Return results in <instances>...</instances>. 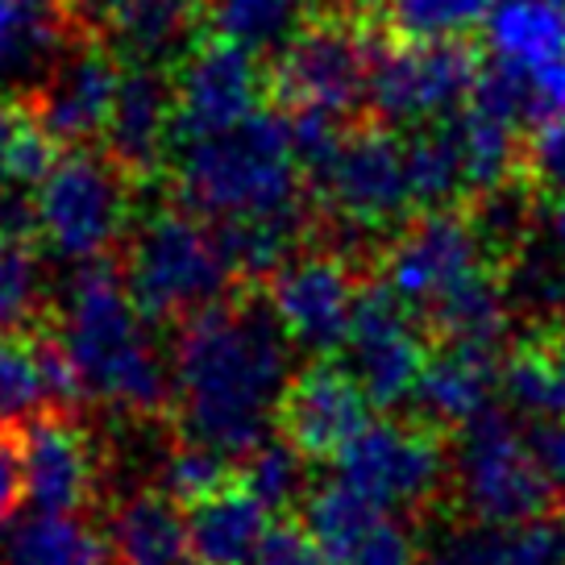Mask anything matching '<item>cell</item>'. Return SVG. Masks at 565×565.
<instances>
[{"mask_svg":"<svg viewBox=\"0 0 565 565\" xmlns=\"http://www.w3.org/2000/svg\"><path fill=\"white\" fill-rule=\"evenodd\" d=\"M254 565H337L312 532L296 524V520H279L270 524L266 541L258 545V557Z\"/></svg>","mask_w":565,"mask_h":565,"instance_id":"obj_39","label":"cell"},{"mask_svg":"<svg viewBox=\"0 0 565 565\" xmlns=\"http://www.w3.org/2000/svg\"><path fill=\"white\" fill-rule=\"evenodd\" d=\"M121 88V58L105 38L84 34L71 46L58 67L46 75V84L30 96L42 129L58 146H92L108 134V117Z\"/></svg>","mask_w":565,"mask_h":565,"instance_id":"obj_18","label":"cell"},{"mask_svg":"<svg viewBox=\"0 0 565 565\" xmlns=\"http://www.w3.org/2000/svg\"><path fill=\"white\" fill-rule=\"evenodd\" d=\"M337 475L353 482L362 494L387 508H428L454 482L449 449H445V428H437L424 416L407 420H371L353 437L341 458Z\"/></svg>","mask_w":565,"mask_h":565,"instance_id":"obj_10","label":"cell"},{"mask_svg":"<svg viewBox=\"0 0 565 565\" xmlns=\"http://www.w3.org/2000/svg\"><path fill=\"white\" fill-rule=\"evenodd\" d=\"M58 345L67 350L79 391L134 420H162L175 407V374L150 320L129 296L113 258L75 266L58 308Z\"/></svg>","mask_w":565,"mask_h":565,"instance_id":"obj_2","label":"cell"},{"mask_svg":"<svg viewBox=\"0 0 565 565\" xmlns=\"http://www.w3.org/2000/svg\"><path fill=\"white\" fill-rule=\"evenodd\" d=\"M424 565H565V520L541 515L529 524L470 520L445 529L424 548Z\"/></svg>","mask_w":565,"mask_h":565,"instance_id":"obj_23","label":"cell"},{"mask_svg":"<svg viewBox=\"0 0 565 565\" xmlns=\"http://www.w3.org/2000/svg\"><path fill=\"white\" fill-rule=\"evenodd\" d=\"M100 4H105V0H79V13H84V25H88V21H92V13H96V9H100Z\"/></svg>","mask_w":565,"mask_h":565,"instance_id":"obj_45","label":"cell"},{"mask_svg":"<svg viewBox=\"0 0 565 565\" xmlns=\"http://www.w3.org/2000/svg\"><path fill=\"white\" fill-rule=\"evenodd\" d=\"M494 0H374V13L395 42L461 38L491 18Z\"/></svg>","mask_w":565,"mask_h":565,"instance_id":"obj_32","label":"cell"},{"mask_svg":"<svg viewBox=\"0 0 565 565\" xmlns=\"http://www.w3.org/2000/svg\"><path fill=\"white\" fill-rule=\"evenodd\" d=\"M362 282L366 279L353 254L303 246L266 279V296L275 303L291 345L308 350L312 358H333L345 350Z\"/></svg>","mask_w":565,"mask_h":565,"instance_id":"obj_12","label":"cell"},{"mask_svg":"<svg viewBox=\"0 0 565 565\" xmlns=\"http://www.w3.org/2000/svg\"><path fill=\"white\" fill-rule=\"evenodd\" d=\"M487 51L470 34L437 42H395L374 54L366 108L391 129L441 121L466 105L482 75Z\"/></svg>","mask_w":565,"mask_h":565,"instance_id":"obj_9","label":"cell"},{"mask_svg":"<svg viewBox=\"0 0 565 565\" xmlns=\"http://www.w3.org/2000/svg\"><path fill=\"white\" fill-rule=\"evenodd\" d=\"M407 175L416 209H454L470 200V175H466V154H461L458 129L449 117L416 125L407 138Z\"/></svg>","mask_w":565,"mask_h":565,"instance_id":"obj_30","label":"cell"},{"mask_svg":"<svg viewBox=\"0 0 565 565\" xmlns=\"http://www.w3.org/2000/svg\"><path fill=\"white\" fill-rule=\"evenodd\" d=\"M84 30L79 0H0V96L30 100Z\"/></svg>","mask_w":565,"mask_h":565,"instance_id":"obj_20","label":"cell"},{"mask_svg":"<svg viewBox=\"0 0 565 565\" xmlns=\"http://www.w3.org/2000/svg\"><path fill=\"white\" fill-rule=\"evenodd\" d=\"M291 350L296 345L258 282L183 317L171 345L175 433L233 461L249 458L266 441L296 374Z\"/></svg>","mask_w":565,"mask_h":565,"instance_id":"obj_1","label":"cell"},{"mask_svg":"<svg viewBox=\"0 0 565 565\" xmlns=\"http://www.w3.org/2000/svg\"><path fill=\"white\" fill-rule=\"evenodd\" d=\"M270 532V508H263L242 482L188 508V553L195 565H254Z\"/></svg>","mask_w":565,"mask_h":565,"instance_id":"obj_27","label":"cell"},{"mask_svg":"<svg viewBox=\"0 0 565 565\" xmlns=\"http://www.w3.org/2000/svg\"><path fill=\"white\" fill-rule=\"evenodd\" d=\"M42 312V266L34 233L0 225V337L25 333Z\"/></svg>","mask_w":565,"mask_h":565,"instance_id":"obj_34","label":"cell"},{"mask_svg":"<svg viewBox=\"0 0 565 565\" xmlns=\"http://www.w3.org/2000/svg\"><path fill=\"white\" fill-rule=\"evenodd\" d=\"M391 38L374 0L312 4L266 63V100L282 113H329L353 121L366 108L374 54Z\"/></svg>","mask_w":565,"mask_h":565,"instance_id":"obj_4","label":"cell"},{"mask_svg":"<svg viewBox=\"0 0 565 565\" xmlns=\"http://www.w3.org/2000/svg\"><path fill=\"white\" fill-rule=\"evenodd\" d=\"M171 192L204 221H254L312 212L308 175L282 108H258L233 129L175 146Z\"/></svg>","mask_w":565,"mask_h":565,"instance_id":"obj_3","label":"cell"},{"mask_svg":"<svg viewBox=\"0 0 565 565\" xmlns=\"http://www.w3.org/2000/svg\"><path fill=\"white\" fill-rule=\"evenodd\" d=\"M129 183L125 167L113 154L75 146L58 154L54 167L34 188V237L63 263L108 258L129 233Z\"/></svg>","mask_w":565,"mask_h":565,"instance_id":"obj_6","label":"cell"},{"mask_svg":"<svg viewBox=\"0 0 565 565\" xmlns=\"http://www.w3.org/2000/svg\"><path fill=\"white\" fill-rule=\"evenodd\" d=\"M512 317L515 308L508 300L503 275L494 266H482L470 279H461L454 291H445L420 320L433 337V345L487 353V358L503 362L508 341H512Z\"/></svg>","mask_w":565,"mask_h":565,"instance_id":"obj_22","label":"cell"},{"mask_svg":"<svg viewBox=\"0 0 565 565\" xmlns=\"http://www.w3.org/2000/svg\"><path fill=\"white\" fill-rule=\"evenodd\" d=\"M171 84H175V146L233 129L254 117L266 100V67H258V51L216 30H209L171 67Z\"/></svg>","mask_w":565,"mask_h":565,"instance_id":"obj_14","label":"cell"},{"mask_svg":"<svg viewBox=\"0 0 565 565\" xmlns=\"http://www.w3.org/2000/svg\"><path fill=\"white\" fill-rule=\"evenodd\" d=\"M350 565H424V553L399 524L383 520L371 541L353 553Z\"/></svg>","mask_w":565,"mask_h":565,"instance_id":"obj_40","label":"cell"},{"mask_svg":"<svg viewBox=\"0 0 565 565\" xmlns=\"http://www.w3.org/2000/svg\"><path fill=\"white\" fill-rule=\"evenodd\" d=\"M88 25H100L125 63L175 67L209 34V0H105Z\"/></svg>","mask_w":565,"mask_h":565,"instance_id":"obj_21","label":"cell"},{"mask_svg":"<svg viewBox=\"0 0 565 565\" xmlns=\"http://www.w3.org/2000/svg\"><path fill=\"white\" fill-rule=\"evenodd\" d=\"M54 391L46 371V341H25V333L0 337V424L34 420L51 412Z\"/></svg>","mask_w":565,"mask_h":565,"instance_id":"obj_33","label":"cell"},{"mask_svg":"<svg viewBox=\"0 0 565 565\" xmlns=\"http://www.w3.org/2000/svg\"><path fill=\"white\" fill-rule=\"evenodd\" d=\"M0 565H113V553L79 515L38 512L4 541Z\"/></svg>","mask_w":565,"mask_h":565,"instance_id":"obj_31","label":"cell"},{"mask_svg":"<svg viewBox=\"0 0 565 565\" xmlns=\"http://www.w3.org/2000/svg\"><path fill=\"white\" fill-rule=\"evenodd\" d=\"M21 475L34 512L79 515L100 494V454L96 437L67 407L38 412L21 428Z\"/></svg>","mask_w":565,"mask_h":565,"instance_id":"obj_17","label":"cell"},{"mask_svg":"<svg viewBox=\"0 0 565 565\" xmlns=\"http://www.w3.org/2000/svg\"><path fill=\"white\" fill-rule=\"evenodd\" d=\"M454 491L470 520L487 524H529L553 515V482L532 449V437L508 407H482L458 428V466Z\"/></svg>","mask_w":565,"mask_h":565,"instance_id":"obj_8","label":"cell"},{"mask_svg":"<svg viewBox=\"0 0 565 565\" xmlns=\"http://www.w3.org/2000/svg\"><path fill=\"white\" fill-rule=\"evenodd\" d=\"M515 317L553 324L565 317V200H541L529 242L499 266Z\"/></svg>","mask_w":565,"mask_h":565,"instance_id":"obj_24","label":"cell"},{"mask_svg":"<svg viewBox=\"0 0 565 565\" xmlns=\"http://www.w3.org/2000/svg\"><path fill=\"white\" fill-rule=\"evenodd\" d=\"M308 192L320 204L324 221L345 233H391L416 216V195L407 175V138L391 125H345L333 154L308 175Z\"/></svg>","mask_w":565,"mask_h":565,"instance_id":"obj_7","label":"cell"},{"mask_svg":"<svg viewBox=\"0 0 565 565\" xmlns=\"http://www.w3.org/2000/svg\"><path fill=\"white\" fill-rule=\"evenodd\" d=\"M105 150L125 167V175L159 179L171 150H175V84L171 67L154 63H125L121 88L108 117Z\"/></svg>","mask_w":565,"mask_h":565,"instance_id":"obj_19","label":"cell"},{"mask_svg":"<svg viewBox=\"0 0 565 565\" xmlns=\"http://www.w3.org/2000/svg\"><path fill=\"white\" fill-rule=\"evenodd\" d=\"M371 420L374 404L366 387L333 358H312L303 371L291 374L275 412L279 437L296 445L308 461H337Z\"/></svg>","mask_w":565,"mask_h":565,"instance_id":"obj_16","label":"cell"},{"mask_svg":"<svg viewBox=\"0 0 565 565\" xmlns=\"http://www.w3.org/2000/svg\"><path fill=\"white\" fill-rule=\"evenodd\" d=\"M371 266L374 279L387 282L416 317H424L445 291H454L461 279L491 266V258L466 204H454V209L416 212L374 249Z\"/></svg>","mask_w":565,"mask_h":565,"instance_id":"obj_11","label":"cell"},{"mask_svg":"<svg viewBox=\"0 0 565 565\" xmlns=\"http://www.w3.org/2000/svg\"><path fill=\"white\" fill-rule=\"evenodd\" d=\"M487 42L524 92L529 129L565 117V0H499L487 18Z\"/></svg>","mask_w":565,"mask_h":565,"instance_id":"obj_15","label":"cell"},{"mask_svg":"<svg viewBox=\"0 0 565 565\" xmlns=\"http://www.w3.org/2000/svg\"><path fill=\"white\" fill-rule=\"evenodd\" d=\"M520 183L536 200H565V117L532 125L524 134Z\"/></svg>","mask_w":565,"mask_h":565,"instance_id":"obj_38","label":"cell"},{"mask_svg":"<svg viewBox=\"0 0 565 565\" xmlns=\"http://www.w3.org/2000/svg\"><path fill=\"white\" fill-rule=\"evenodd\" d=\"M230 482H237V470H233V458L225 454H216L209 445H195V441H183L162 458V470H159V487L171 499H179L183 508H195V503H204L209 494L225 491Z\"/></svg>","mask_w":565,"mask_h":565,"instance_id":"obj_37","label":"cell"},{"mask_svg":"<svg viewBox=\"0 0 565 565\" xmlns=\"http://www.w3.org/2000/svg\"><path fill=\"white\" fill-rule=\"evenodd\" d=\"M383 520L387 515L371 494H362L341 475L303 494V529L317 536L337 565H350L353 553L371 541Z\"/></svg>","mask_w":565,"mask_h":565,"instance_id":"obj_28","label":"cell"},{"mask_svg":"<svg viewBox=\"0 0 565 565\" xmlns=\"http://www.w3.org/2000/svg\"><path fill=\"white\" fill-rule=\"evenodd\" d=\"M121 275L150 324L183 320L225 300L242 282L233 275L212 221L195 216L179 200L154 204L138 216L121 242Z\"/></svg>","mask_w":565,"mask_h":565,"instance_id":"obj_5","label":"cell"},{"mask_svg":"<svg viewBox=\"0 0 565 565\" xmlns=\"http://www.w3.org/2000/svg\"><path fill=\"white\" fill-rule=\"evenodd\" d=\"M499 371H503L499 358L433 345V353H428V362H424L420 371V383L412 391L416 416L433 420L437 428L470 424L482 407H491V395L499 387Z\"/></svg>","mask_w":565,"mask_h":565,"instance_id":"obj_26","label":"cell"},{"mask_svg":"<svg viewBox=\"0 0 565 565\" xmlns=\"http://www.w3.org/2000/svg\"><path fill=\"white\" fill-rule=\"evenodd\" d=\"M300 0H209V25L258 54H275L300 25Z\"/></svg>","mask_w":565,"mask_h":565,"instance_id":"obj_35","label":"cell"},{"mask_svg":"<svg viewBox=\"0 0 565 565\" xmlns=\"http://www.w3.org/2000/svg\"><path fill=\"white\" fill-rule=\"evenodd\" d=\"M548 337H553V345H557V353H562V362H565V320H553V324H545Z\"/></svg>","mask_w":565,"mask_h":565,"instance_id":"obj_44","label":"cell"},{"mask_svg":"<svg viewBox=\"0 0 565 565\" xmlns=\"http://www.w3.org/2000/svg\"><path fill=\"white\" fill-rule=\"evenodd\" d=\"M113 565H183L188 553V512L162 487L125 494L108 515Z\"/></svg>","mask_w":565,"mask_h":565,"instance_id":"obj_25","label":"cell"},{"mask_svg":"<svg viewBox=\"0 0 565 565\" xmlns=\"http://www.w3.org/2000/svg\"><path fill=\"white\" fill-rule=\"evenodd\" d=\"M34 108L25 100H13V96H0V192L4 188H18L13 183V150H18L21 129L30 125Z\"/></svg>","mask_w":565,"mask_h":565,"instance_id":"obj_43","label":"cell"},{"mask_svg":"<svg viewBox=\"0 0 565 565\" xmlns=\"http://www.w3.org/2000/svg\"><path fill=\"white\" fill-rule=\"evenodd\" d=\"M532 449H536V458H541L548 482H553V494L562 499L565 508V416L562 420H536Z\"/></svg>","mask_w":565,"mask_h":565,"instance_id":"obj_41","label":"cell"},{"mask_svg":"<svg viewBox=\"0 0 565 565\" xmlns=\"http://www.w3.org/2000/svg\"><path fill=\"white\" fill-rule=\"evenodd\" d=\"M345 366L366 387L374 407H395L412 399L420 371L433 353V337L424 320L407 308L383 279H366L353 303Z\"/></svg>","mask_w":565,"mask_h":565,"instance_id":"obj_13","label":"cell"},{"mask_svg":"<svg viewBox=\"0 0 565 565\" xmlns=\"http://www.w3.org/2000/svg\"><path fill=\"white\" fill-rule=\"evenodd\" d=\"M303 454L291 441H263L249 458H242L237 466V482L246 487L263 508L275 512H287L303 503L308 494V475H303Z\"/></svg>","mask_w":565,"mask_h":565,"instance_id":"obj_36","label":"cell"},{"mask_svg":"<svg viewBox=\"0 0 565 565\" xmlns=\"http://www.w3.org/2000/svg\"><path fill=\"white\" fill-rule=\"evenodd\" d=\"M499 387L508 395V404L532 420H562L565 416V362L545 324H536L529 341L508 350Z\"/></svg>","mask_w":565,"mask_h":565,"instance_id":"obj_29","label":"cell"},{"mask_svg":"<svg viewBox=\"0 0 565 565\" xmlns=\"http://www.w3.org/2000/svg\"><path fill=\"white\" fill-rule=\"evenodd\" d=\"M25 499V475H21V441L0 433V529L13 520Z\"/></svg>","mask_w":565,"mask_h":565,"instance_id":"obj_42","label":"cell"},{"mask_svg":"<svg viewBox=\"0 0 565 565\" xmlns=\"http://www.w3.org/2000/svg\"><path fill=\"white\" fill-rule=\"evenodd\" d=\"M494 4H499V0H494Z\"/></svg>","mask_w":565,"mask_h":565,"instance_id":"obj_46","label":"cell"}]
</instances>
